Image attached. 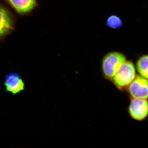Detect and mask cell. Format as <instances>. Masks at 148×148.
I'll use <instances>...</instances> for the list:
<instances>
[{"label":"cell","mask_w":148,"mask_h":148,"mask_svg":"<svg viewBox=\"0 0 148 148\" xmlns=\"http://www.w3.org/2000/svg\"><path fill=\"white\" fill-rule=\"evenodd\" d=\"M136 76L134 64L131 61H126L112 79L118 88L122 89L127 87Z\"/></svg>","instance_id":"2"},{"label":"cell","mask_w":148,"mask_h":148,"mask_svg":"<svg viewBox=\"0 0 148 148\" xmlns=\"http://www.w3.org/2000/svg\"><path fill=\"white\" fill-rule=\"evenodd\" d=\"M15 10L20 13L29 12L35 7L36 0H6Z\"/></svg>","instance_id":"7"},{"label":"cell","mask_w":148,"mask_h":148,"mask_svg":"<svg viewBox=\"0 0 148 148\" xmlns=\"http://www.w3.org/2000/svg\"><path fill=\"white\" fill-rule=\"evenodd\" d=\"M137 71L140 76L148 79V56L144 55L138 59L136 64Z\"/></svg>","instance_id":"8"},{"label":"cell","mask_w":148,"mask_h":148,"mask_svg":"<svg viewBox=\"0 0 148 148\" xmlns=\"http://www.w3.org/2000/svg\"><path fill=\"white\" fill-rule=\"evenodd\" d=\"M107 24L109 27L113 29H118L121 27L122 22L119 16L112 15L107 19Z\"/></svg>","instance_id":"9"},{"label":"cell","mask_w":148,"mask_h":148,"mask_svg":"<svg viewBox=\"0 0 148 148\" xmlns=\"http://www.w3.org/2000/svg\"><path fill=\"white\" fill-rule=\"evenodd\" d=\"M128 110L130 115L132 119L139 121L143 120L147 116V99L132 98Z\"/></svg>","instance_id":"3"},{"label":"cell","mask_w":148,"mask_h":148,"mask_svg":"<svg viewBox=\"0 0 148 148\" xmlns=\"http://www.w3.org/2000/svg\"><path fill=\"white\" fill-rule=\"evenodd\" d=\"M128 92L132 98H148V80L141 76H136L128 86Z\"/></svg>","instance_id":"4"},{"label":"cell","mask_w":148,"mask_h":148,"mask_svg":"<svg viewBox=\"0 0 148 148\" xmlns=\"http://www.w3.org/2000/svg\"><path fill=\"white\" fill-rule=\"evenodd\" d=\"M7 92L17 95L25 89V83L20 75L16 73H10L6 75L4 83Z\"/></svg>","instance_id":"5"},{"label":"cell","mask_w":148,"mask_h":148,"mask_svg":"<svg viewBox=\"0 0 148 148\" xmlns=\"http://www.w3.org/2000/svg\"><path fill=\"white\" fill-rule=\"evenodd\" d=\"M126 61L124 55L119 52H111L107 54L102 62V70L104 75L108 79H112Z\"/></svg>","instance_id":"1"},{"label":"cell","mask_w":148,"mask_h":148,"mask_svg":"<svg viewBox=\"0 0 148 148\" xmlns=\"http://www.w3.org/2000/svg\"><path fill=\"white\" fill-rule=\"evenodd\" d=\"M13 27V21L5 9L0 6V38L9 33Z\"/></svg>","instance_id":"6"}]
</instances>
